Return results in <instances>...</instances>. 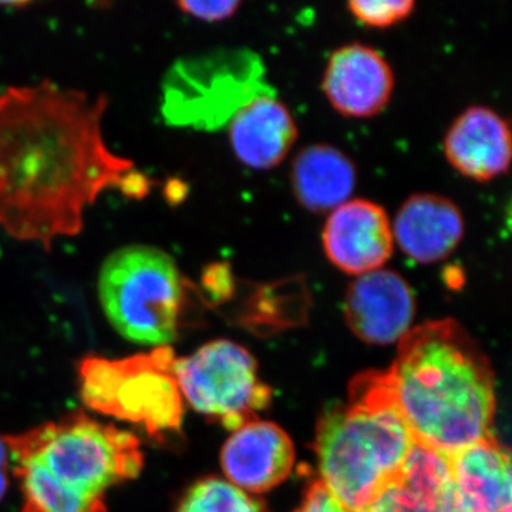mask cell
<instances>
[{
    "label": "cell",
    "instance_id": "obj_1",
    "mask_svg": "<svg viewBox=\"0 0 512 512\" xmlns=\"http://www.w3.org/2000/svg\"><path fill=\"white\" fill-rule=\"evenodd\" d=\"M109 107L43 80L0 90V229L52 251L77 237L84 214L107 190L146 197L151 183L130 158L113 153L103 134Z\"/></svg>",
    "mask_w": 512,
    "mask_h": 512
},
{
    "label": "cell",
    "instance_id": "obj_2",
    "mask_svg": "<svg viewBox=\"0 0 512 512\" xmlns=\"http://www.w3.org/2000/svg\"><path fill=\"white\" fill-rule=\"evenodd\" d=\"M387 373L414 443L450 456L490 436L493 369L456 319L410 329Z\"/></svg>",
    "mask_w": 512,
    "mask_h": 512
},
{
    "label": "cell",
    "instance_id": "obj_3",
    "mask_svg": "<svg viewBox=\"0 0 512 512\" xmlns=\"http://www.w3.org/2000/svg\"><path fill=\"white\" fill-rule=\"evenodd\" d=\"M413 444L389 373H363L350 384L348 402L330 407L319 420L320 481L350 511L366 512Z\"/></svg>",
    "mask_w": 512,
    "mask_h": 512
},
{
    "label": "cell",
    "instance_id": "obj_4",
    "mask_svg": "<svg viewBox=\"0 0 512 512\" xmlns=\"http://www.w3.org/2000/svg\"><path fill=\"white\" fill-rule=\"evenodd\" d=\"M190 288L173 256L151 245L117 249L100 269L107 319L121 336L141 345L160 348L178 338Z\"/></svg>",
    "mask_w": 512,
    "mask_h": 512
},
{
    "label": "cell",
    "instance_id": "obj_5",
    "mask_svg": "<svg viewBox=\"0 0 512 512\" xmlns=\"http://www.w3.org/2000/svg\"><path fill=\"white\" fill-rule=\"evenodd\" d=\"M5 440L15 461H39L84 494L103 495L111 485L136 478L144 466L137 437L82 413Z\"/></svg>",
    "mask_w": 512,
    "mask_h": 512
},
{
    "label": "cell",
    "instance_id": "obj_6",
    "mask_svg": "<svg viewBox=\"0 0 512 512\" xmlns=\"http://www.w3.org/2000/svg\"><path fill=\"white\" fill-rule=\"evenodd\" d=\"M170 346L110 360L87 357L80 365L83 402L106 416L130 421L150 436L178 433L183 424V394L174 375Z\"/></svg>",
    "mask_w": 512,
    "mask_h": 512
},
{
    "label": "cell",
    "instance_id": "obj_7",
    "mask_svg": "<svg viewBox=\"0 0 512 512\" xmlns=\"http://www.w3.org/2000/svg\"><path fill=\"white\" fill-rule=\"evenodd\" d=\"M261 60L224 52L178 60L164 77L161 114L174 127L217 130L249 100L271 89L261 80Z\"/></svg>",
    "mask_w": 512,
    "mask_h": 512
},
{
    "label": "cell",
    "instance_id": "obj_8",
    "mask_svg": "<svg viewBox=\"0 0 512 512\" xmlns=\"http://www.w3.org/2000/svg\"><path fill=\"white\" fill-rule=\"evenodd\" d=\"M174 375L183 399L228 430L239 429L271 403V389L259 382L254 357L231 340H212L175 359Z\"/></svg>",
    "mask_w": 512,
    "mask_h": 512
},
{
    "label": "cell",
    "instance_id": "obj_9",
    "mask_svg": "<svg viewBox=\"0 0 512 512\" xmlns=\"http://www.w3.org/2000/svg\"><path fill=\"white\" fill-rule=\"evenodd\" d=\"M326 258L345 274L359 276L384 268L392 258V221L382 205L355 198L330 211L322 231Z\"/></svg>",
    "mask_w": 512,
    "mask_h": 512
},
{
    "label": "cell",
    "instance_id": "obj_10",
    "mask_svg": "<svg viewBox=\"0 0 512 512\" xmlns=\"http://www.w3.org/2000/svg\"><path fill=\"white\" fill-rule=\"evenodd\" d=\"M416 298L409 282L393 269L355 276L343 302V315L357 338L372 345H392L412 326Z\"/></svg>",
    "mask_w": 512,
    "mask_h": 512
},
{
    "label": "cell",
    "instance_id": "obj_11",
    "mask_svg": "<svg viewBox=\"0 0 512 512\" xmlns=\"http://www.w3.org/2000/svg\"><path fill=\"white\" fill-rule=\"evenodd\" d=\"M322 90L330 106L350 119L382 113L394 92L392 66L382 53L365 43L340 46L329 56Z\"/></svg>",
    "mask_w": 512,
    "mask_h": 512
},
{
    "label": "cell",
    "instance_id": "obj_12",
    "mask_svg": "<svg viewBox=\"0 0 512 512\" xmlns=\"http://www.w3.org/2000/svg\"><path fill=\"white\" fill-rule=\"evenodd\" d=\"M221 464L228 483L249 493H266L291 474L295 448L281 427L249 420L225 443Z\"/></svg>",
    "mask_w": 512,
    "mask_h": 512
},
{
    "label": "cell",
    "instance_id": "obj_13",
    "mask_svg": "<svg viewBox=\"0 0 512 512\" xmlns=\"http://www.w3.org/2000/svg\"><path fill=\"white\" fill-rule=\"evenodd\" d=\"M443 150L457 173L476 183H490L510 170V123L490 107H468L448 127Z\"/></svg>",
    "mask_w": 512,
    "mask_h": 512
},
{
    "label": "cell",
    "instance_id": "obj_14",
    "mask_svg": "<svg viewBox=\"0 0 512 512\" xmlns=\"http://www.w3.org/2000/svg\"><path fill=\"white\" fill-rule=\"evenodd\" d=\"M392 229L394 242L407 258L433 265L456 251L466 234V222L450 198L417 192L400 205Z\"/></svg>",
    "mask_w": 512,
    "mask_h": 512
},
{
    "label": "cell",
    "instance_id": "obj_15",
    "mask_svg": "<svg viewBox=\"0 0 512 512\" xmlns=\"http://www.w3.org/2000/svg\"><path fill=\"white\" fill-rule=\"evenodd\" d=\"M227 130L235 157L258 171L278 167L291 153L299 134L291 111L271 89L238 110Z\"/></svg>",
    "mask_w": 512,
    "mask_h": 512
},
{
    "label": "cell",
    "instance_id": "obj_16",
    "mask_svg": "<svg viewBox=\"0 0 512 512\" xmlns=\"http://www.w3.org/2000/svg\"><path fill=\"white\" fill-rule=\"evenodd\" d=\"M366 512H456L450 457L414 443Z\"/></svg>",
    "mask_w": 512,
    "mask_h": 512
},
{
    "label": "cell",
    "instance_id": "obj_17",
    "mask_svg": "<svg viewBox=\"0 0 512 512\" xmlns=\"http://www.w3.org/2000/svg\"><path fill=\"white\" fill-rule=\"evenodd\" d=\"M448 457L456 512H512L510 453L493 433Z\"/></svg>",
    "mask_w": 512,
    "mask_h": 512
},
{
    "label": "cell",
    "instance_id": "obj_18",
    "mask_svg": "<svg viewBox=\"0 0 512 512\" xmlns=\"http://www.w3.org/2000/svg\"><path fill=\"white\" fill-rule=\"evenodd\" d=\"M357 183L356 165L330 144L303 147L291 165V185L305 210L328 212L350 200Z\"/></svg>",
    "mask_w": 512,
    "mask_h": 512
},
{
    "label": "cell",
    "instance_id": "obj_19",
    "mask_svg": "<svg viewBox=\"0 0 512 512\" xmlns=\"http://www.w3.org/2000/svg\"><path fill=\"white\" fill-rule=\"evenodd\" d=\"M23 512H109L103 495L80 493L53 476L39 461H15Z\"/></svg>",
    "mask_w": 512,
    "mask_h": 512
},
{
    "label": "cell",
    "instance_id": "obj_20",
    "mask_svg": "<svg viewBox=\"0 0 512 512\" xmlns=\"http://www.w3.org/2000/svg\"><path fill=\"white\" fill-rule=\"evenodd\" d=\"M177 512H262V505L228 481L211 477L185 494Z\"/></svg>",
    "mask_w": 512,
    "mask_h": 512
},
{
    "label": "cell",
    "instance_id": "obj_21",
    "mask_svg": "<svg viewBox=\"0 0 512 512\" xmlns=\"http://www.w3.org/2000/svg\"><path fill=\"white\" fill-rule=\"evenodd\" d=\"M416 8L414 0H352L349 12L363 25L386 29L409 18Z\"/></svg>",
    "mask_w": 512,
    "mask_h": 512
},
{
    "label": "cell",
    "instance_id": "obj_22",
    "mask_svg": "<svg viewBox=\"0 0 512 512\" xmlns=\"http://www.w3.org/2000/svg\"><path fill=\"white\" fill-rule=\"evenodd\" d=\"M242 2L238 0H224V2H178L177 6L192 18L202 22H222L237 13Z\"/></svg>",
    "mask_w": 512,
    "mask_h": 512
},
{
    "label": "cell",
    "instance_id": "obj_23",
    "mask_svg": "<svg viewBox=\"0 0 512 512\" xmlns=\"http://www.w3.org/2000/svg\"><path fill=\"white\" fill-rule=\"evenodd\" d=\"M296 512H352L320 480L313 481Z\"/></svg>",
    "mask_w": 512,
    "mask_h": 512
},
{
    "label": "cell",
    "instance_id": "obj_24",
    "mask_svg": "<svg viewBox=\"0 0 512 512\" xmlns=\"http://www.w3.org/2000/svg\"><path fill=\"white\" fill-rule=\"evenodd\" d=\"M9 456L10 451L8 444H6L5 437H0V500H2L3 495L8 491L9 485Z\"/></svg>",
    "mask_w": 512,
    "mask_h": 512
}]
</instances>
